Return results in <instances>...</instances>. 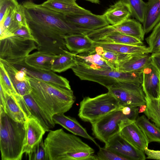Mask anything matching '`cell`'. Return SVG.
Listing matches in <instances>:
<instances>
[{"instance_id": "obj_1", "label": "cell", "mask_w": 160, "mask_h": 160, "mask_svg": "<svg viewBox=\"0 0 160 160\" xmlns=\"http://www.w3.org/2000/svg\"><path fill=\"white\" fill-rule=\"evenodd\" d=\"M21 4L38 51L56 55L64 53L68 51L64 39L66 35L87 34L91 32L70 23L65 15L36 4L32 0H26Z\"/></svg>"}, {"instance_id": "obj_2", "label": "cell", "mask_w": 160, "mask_h": 160, "mask_svg": "<svg viewBox=\"0 0 160 160\" xmlns=\"http://www.w3.org/2000/svg\"><path fill=\"white\" fill-rule=\"evenodd\" d=\"M44 142L45 160H98L94 150L62 128L50 130Z\"/></svg>"}, {"instance_id": "obj_3", "label": "cell", "mask_w": 160, "mask_h": 160, "mask_svg": "<svg viewBox=\"0 0 160 160\" xmlns=\"http://www.w3.org/2000/svg\"><path fill=\"white\" fill-rule=\"evenodd\" d=\"M30 95L38 104L52 117L69 110L75 100L73 91L56 84L28 77Z\"/></svg>"}, {"instance_id": "obj_4", "label": "cell", "mask_w": 160, "mask_h": 160, "mask_svg": "<svg viewBox=\"0 0 160 160\" xmlns=\"http://www.w3.org/2000/svg\"><path fill=\"white\" fill-rule=\"evenodd\" d=\"M0 121L1 160H22L26 132L25 123L14 121L2 110Z\"/></svg>"}, {"instance_id": "obj_5", "label": "cell", "mask_w": 160, "mask_h": 160, "mask_svg": "<svg viewBox=\"0 0 160 160\" xmlns=\"http://www.w3.org/2000/svg\"><path fill=\"white\" fill-rule=\"evenodd\" d=\"M81 80L95 82L107 89L117 82H125L142 84V72H125L94 69L76 63L72 68Z\"/></svg>"}, {"instance_id": "obj_6", "label": "cell", "mask_w": 160, "mask_h": 160, "mask_svg": "<svg viewBox=\"0 0 160 160\" xmlns=\"http://www.w3.org/2000/svg\"><path fill=\"white\" fill-rule=\"evenodd\" d=\"M119 106L117 99L108 92L93 98L84 97L80 102L78 115L82 121L91 123Z\"/></svg>"}, {"instance_id": "obj_7", "label": "cell", "mask_w": 160, "mask_h": 160, "mask_svg": "<svg viewBox=\"0 0 160 160\" xmlns=\"http://www.w3.org/2000/svg\"><path fill=\"white\" fill-rule=\"evenodd\" d=\"M134 122L118 108L91 123L92 134L106 144L111 137L120 132L124 126Z\"/></svg>"}, {"instance_id": "obj_8", "label": "cell", "mask_w": 160, "mask_h": 160, "mask_svg": "<svg viewBox=\"0 0 160 160\" xmlns=\"http://www.w3.org/2000/svg\"><path fill=\"white\" fill-rule=\"evenodd\" d=\"M35 43L14 35L0 40V59L11 63L24 60L31 52L37 49Z\"/></svg>"}, {"instance_id": "obj_9", "label": "cell", "mask_w": 160, "mask_h": 160, "mask_svg": "<svg viewBox=\"0 0 160 160\" xmlns=\"http://www.w3.org/2000/svg\"><path fill=\"white\" fill-rule=\"evenodd\" d=\"M118 100L120 105L146 108V96L142 84L121 82L108 88Z\"/></svg>"}, {"instance_id": "obj_10", "label": "cell", "mask_w": 160, "mask_h": 160, "mask_svg": "<svg viewBox=\"0 0 160 160\" xmlns=\"http://www.w3.org/2000/svg\"><path fill=\"white\" fill-rule=\"evenodd\" d=\"M113 32H119L135 37L142 41L145 32L141 22L133 19L128 18L117 24L108 25L91 31L87 36L94 42Z\"/></svg>"}, {"instance_id": "obj_11", "label": "cell", "mask_w": 160, "mask_h": 160, "mask_svg": "<svg viewBox=\"0 0 160 160\" xmlns=\"http://www.w3.org/2000/svg\"><path fill=\"white\" fill-rule=\"evenodd\" d=\"M104 148L124 157L128 160H145L144 152L135 147L119 132L112 137Z\"/></svg>"}, {"instance_id": "obj_12", "label": "cell", "mask_w": 160, "mask_h": 160, "mask_svg": "<svg viewBox=\"0 0 160 160\" xmlns=\"http://www.w3.org/2000/svg\"><path fill=\"white\" fill-rule=\"evenodd\" d=\"M11 64L18 69L24 70L29 77L71 89L69 82L67 79L58 75L52 70L33 68L27 65L24 60Z\"/></svg>"}, {"instance_id": "obj_13", "label": "cell", "mask_w": 160, "mask_h": 160, "mask_svg": "<svg viewBox=\"0 0 160 160\" xmlns=\"http://www.w3.org/2000/svg\"><path fill=\"white\" fill-rule=\"evenodd\" d=\"M5 112L15 121L25 123L31 117V113L22 96L18 94L7 93L4 106Z\"/></svg>"}, {"instance_id": "obj_14", "label": "cell", "mask_w": 160, "mask_h": 160, "mask_svg": "<svg viewBox=\"0 0 160 160\" xmlns=\"http://www.w3.org/2000/svg\"><path fill=\"white\" fill-rule=\"evenodd\" d=\"M142 85L146 96L151 98L160 97V72L152 60L143 69Z\"/></svg>"}, {"instance_id": "obj_15", "label": "cell", "mask_w": 160, "mask_h": 160, "mask_svg": "<svg viewBox=\"0 0 160 160\" xmlns=\"http://www.w3.org/2000/svg\"><path fill=\"white\" fill-rule=\"evenodd\" d=\"M17 93L23 96L30 94L31 88L28 77L25 71L18 69L8 61L0 59Z\"/></svg>"}, {"instance_id": "obj_16", "label": "cell", "mask_w": 160, "mask_h": 160, "mask_svg": "<svg viewBox=\"0 0 160 160\" xmlns=\"http://www.w3.org/2000/svg\"><path fill=\"white\" fill-rule=\"evenodd\" d=\"M70 23L82 29L92 31L109 25L103 15L91 13L65 15Z\"/></svg>"}, {"instance_id": "obj_17", "label": "cell", "mask_w": 160, "mask_h": 160, "mask_svg": "<svg viewBox=\"0 0 160 160\" xmlns=\"http://www.w3.org/2000/svg\"><path fill=\"white\" fill-rule=\"evenodd\" d=\"M25 136L23 153L28 157L34 147L42 139L46 132L35 118H28L25 122Z\"/></svg>"}, {"instance_id": "obj_18", "label": "cell", "mask_w": 160, "mask_h": 160, "mask_svg": "<svg viewBox=\"0 0 160 160\" xmlns=\"http://www.w3.org/2000/svg\"><path fill=\"white\" fill-rule=\"evenodd\" d=\"M77 0H47L41 5L47 8L64 15L85 14L92 13L79 6Z\"/></svg>"}, {"instance_id": "obj_19", "label": "cell", "mask_w": 160, "mask_h": 160, "mask_svg": "<svg viewBox=\"0 0 160 160\" xmlns=\"http://www.w3.org/2000/svg\"><path fill=\"white\" fill-rule=\"evenodd\" d=\"M122 136L135 147L144 152L148 142L144 134L136 122L126 125L121 128Z\"/></svg>"}, {"instance_id": "obj_20", "label": "cell", "mask_w": 160, "mask_h": 160, "mask_svg": "<svg viewBox=\"0 0 160 160\" xmlns=\"http://www.w3.org/2000/svg\"><path fill=\"white\" fill-rule=\"evenodd\" d=\"M52 118L55 124H59L73 134L89 139L98 147L100 146L94 138L88 134L86 130L75 118L66 116L64 113H59L54 115Z\"/></svg>"}, {"instance_id": "obj_21", "label": "cell", "mask_w": 160, "mask_h": 160, "mask_svg": "<svg viewBox=\"0 0 160 160\" xmlns=\"http://www.w3.org/2000/svg\"><path fill=\"white\" fill-rule=\"evenodd\" d=\"M73 54L76 63L94 69L117 70L100 55L97 53L93 48L87 52Z\"/></svg>"}, {"instance_id": "obj_22", "label": "cell", "mask_w": 160, "mask_h": 160, "mask_svg": "<svg viewBox=\"0 0 160 160\" xmlns=\"http://www.w3.org/2000/svg\"><path fill=\"white\" fill-rule=\"evenodd\" d=\"M66 47L70 52L79 54L88 52L94 46V41L87 34L75 33L66 35L64 37Z\"/></svg>"}, {"instance_id": "obj_23", "label": "cell", "mask_w": 160, "mask_h": 160, "mask_svg": "<svg viewBox=\"0 0 160 160\" xmlns=\"http://www.w3.org/2000/svg\"><path fill=\"white\" fill-rule=\"evenodd\" d=\"M31 115L44 128L46 132L53 128L55 124L52 117L47 114L36 102L31 95L22 96Z\"/></svg>"}, {"instance_id": "obj_24", "label": "cell", "mask_w": 160, "mask_h": 160, "mask_svg": "<svg viewBox=\"0 0 160 160\" xmlns=\"http://www.w3.org/2000/svg\"><path fill=\"white\" fill-rule=\"evenodd\" d=\"M103 15L111 25L120 23L131 16L128 5L122 0H119L110 6Z\"/></svg>"}, {"instance_id": "obj_25", "label": "cell", "mask_w": 160, "mask_h": 160, "mask_svg": "<svg viewBox=\"0 0 160 160\" xmlns=\"http://www.w3.org/2000/svg\"><path fill=\"white\" fill-rule=\"evenodd\" d=\"M94 46L118 53L141 54L152 53L149 47L144 45H134L98 41L94 42Z\"/></svg>"}, {"instance_id": "obj_26", "label": "cell", "mask_w": 160, "mask_h": 160, "mask_svg": "<svg viewBox=\"0 0 160 160\" xmlns=\"http://www.w3.org/2000/svg\"><path fill=\"white\" fill-rule=\"evenodd\" d=\"M151 61L149 53L131 54L118 64V70L125 72L142 71Z\"/></svg>"}, {"instance_id": "obj_27", "label": "cell", "mask_w": 160, "mask_h": 160, "mask_svg": "<svg viewBox=\"0 0 160 160\" xmlns=\"http://www.w3.org/2000/svg\"><path fill=\"white\" fill-rule=\"evenodd\" d=\"M57 55L38 51L28 55L24 61L27 65L33 68L51 70L52 64Z\"/></svg>"}, {"instance_id": "obj_28", "label": "cell", "mask_w": 160, "mask_h": 160, "mask_svg": "<svg viewBox=\"0 0 160 160\" xmlns=\"http://www.w3.org/2000/svg\"><path fill=\"white\" fill-rule=\"evenodd\" d=\"M142 26L145 33L151 31L160 22V0H148Z\"/></svg>"}, {"instance_id": "obj_29", "label": "cell", "mask_w": 160, "mask_h": 160, "mask_svg": "<svg viewBox=\"0 0 160 160\" xmlns=\"http://www.w3.org/2000/svg\"><path fill=\"white\" fill-rule=\"evenodd\" d=\"M136 122L145 136L148 143L160 142V129L151 123L144 115L138 117Z\"/></svg>"}, {"instance_id": "obj_30", "label": "cell", "mask_w": 160, "mask_h": 160, "mask_svg": "<svg viewBox=\"0 0 160 160\" xmlns=\"http://www.w3.org/2000/svg\"><path fill=\"white\" fill-rule=\"evenodd\" d=\"M76 64L73 53L67 51L57 55L52 64L51 70L54 72H61L72 68Z\"/></svg>"}, {"instance_id": "obj_31", "label": "cell", "mask_w": 160, "mask_h": 160, "mask_svg": "<svg viewBox=\"0 0 160 160\" xmlns=\"http://www.w3.org/2000/svg\"><path fill=\"white\" fill-rule=\"evenodd\" d=\"M146 107L144 113L160 128V97L151 98L146 96Z\"/></svg>"}, {"instance_id": "obj_32", "label": "cell", "mask_w": 160, "mask_h": 160, "mask_svg": "<svg viewBox=\"0 0 160 160\" xmlns=\"http://www.w3.org/2000/svg\"><path fill=\"white\" fill-rule=\"evenodd\" d=\"M98 41L134 45H143L142 42L139 39L119 32L110 34L101 38Z\"/></svg>"}, {"instance_id": "obj_33", "label": "cell", "mask_w": 160, "mask_h": 160, "mask_svg": "<svg viewBox=\"0 0 160 160\" xmlns=\"http://www.w3.org/2000/svg\"><path fill=\"white\" fill-rule=\"evenodd\" d=\"M128 5L131 16L142 24L147 9L146 2L143 0H122Z\"/></svg>"}, {"instance_id": "obj_34", "label": "cell", "mask_w": 160, "mask_h": 160, "mask_svg": "<svg viewBox=\"0 0 160 160\" xmlns=\"http://www.w3.org/2000/svg\"><path fill=\"white\" fill-rule=\"evenodd\" d=\"M93 49L97 53L100 55L106 61L118 70V65L124 58V54L105 50L99 46H94Z\"/></svg>"}, {"instance_id": "obj_35", "label": "cell", "mask_w": 160, "mask_h": 160, "mask_svg": "<svg viewBox=\"0 0 160 160\" xmlns=\"http://www.w3.org/2000/svg\"><path fill=\"white\" fill-rule=\"evenodd\" d=\"M146 40L152 53L160 51V22L154 27L152 33Z\"/></svg>"}, {"instance_id": "obj_36", "label": "cell", "mask_w": 160, "mask_h": 160, "mask_svg": "<svg viewBox=\"0 0 160 160\" xmlns=\"http://www.w3.org/2000/svg\"><path fill=\"white\" fill-rule=\"evenodd\" d=\"M0 84L9 95L18 94L2 63L0 62Z\"/></svg>"}, {"instance_id": "obj_37", "label": "cell", "mask_w": 160, "mask_h": 160, "mask_svg": "<svg viewBox=\"0 0 160 160\" xmlns=\"http://www.w3.org/2000/svg\"><path fill=\"white\" fill-rule=\"evenodd\" d=\"M98 147L99 151L97 155L98 160H128L126 158L104 147Z\"/></svg>"}, {"instance_id": "obj_38", "label": "cell", "mask_w": 160, "mask_h": 160, "mask_svg": "<svg viewBox=\"0 0 160 160\" xmlns=\"http://www.w3.org/2000/svg\"><path fill=\"white\" fill-rule=\"evenodd\" d=\"M46 152L44 142L42 139L32 148L29 156V160H45Z\"/></svg>"}, {"instance_id": "obj_39", "label": "cell", "mask_w": 160, "mask_h": 160, "mask_svg": "<svg viewBox=\"0 0 160 160\" xmlns=\"http://www.w3.org/2000/svg\"><path fill=\"white\" fill-rule=\"evenodd\" d=\"M19 4L17 0H0V22H2L10 8H16Z\"/></svg>"}, {"instance_id": "obj_40", "label": "cell", "mask_w": 160, "mask_h": 160, "mask_svg": "<svg viewBox=\"0 0 160 160\" xmlns=\"http://www.w3.org/2000/svg\"><path fill=\"white\" fill-rule=\"evenodd\" d=\"M14 18L15 21L20 26L28 25L24 10L21 4L15 8Z\"/></svg>"}, {"instance_id": "obj_41", "label": "cell", "mask_w": 160, "mask_h": 160, "mask_svg": "<svg viewBox=\"0 0 160 160\" xmlns=\"http://www.w3.org/2000/svg\"><path fill=\"white\" fill-rule=\"evenodd\" d=\"M14 35L19 36L26 39L36 41L32 35L28 25H22L18 28L13 33Z\"/></svg>"}, {"instance_id": "obj_42", "label": "cell", "mask_w": 160, "mask_h": 160, "mask_svg": "<svg viewBox=\"0 0 160 160\" xmlns=\"http://www.w3.org/2000/svg\"><path fill=\"white\" fill-rule=\"evenodd\" d=\"M144 152L147 156V158L160 160V150H151L148 148L145 149Z\"/></svg>"}, {"instance_id": "obj_43", "label": "cell", "mask_w": 160, "mask_h": 160, "mask_svg": "<svg viewBox=\"0 0 160 160\" xmlns=\"http://www.w3.org/2000/svg\"><path fill=\"white\" fill-rule=\"evenodd\" d=\"M151 55L153 63L160 72V51L152 53Z\"/></svg>"}, {"instance_id": "obj_44", "label": "cell", "mask_w": 160, "mask_h": 160, "mask_svg": "<svg viewBox=\"0 0 160 160\" xmlns=\"http://www.w3.org/2000/svg\"><path fill=\"white\" fill-rule=\"evenodd\" d=\"M92 3H99V0H92Z\"/></svg>"}, {"instance_id": "obj_45", "label": "cell", "mask_w": 160, "mask_h": 160, "mask_svg": "<svg viewBox=\"0 0 160 160\" xmlns=\"http://www.w3.org/2000/svg\"><path fill=\"white\" fill-rule=\"evenodd\" d=\"M86 0L88 1H89V2H92V0Z\"/></svg>"}, {"instance_id": "obj_46", "label": "cell", "mask_w": 160, "mask_h": 160, "mask_svg": "<svg viewBox=\"0 0 160 160\" xmlns=\"http://www.w3.org/2000/svg\"></svg>"}, {"instance_id": "obj_47", "label": "cell", "mask_w": 160, "mask_h": 160, "mask_svg": "<svg viewBox=\"0 0 160 160\" xmlns=\"http://www.w3.org/2000/svg\"></svg>"}]
</instances>
